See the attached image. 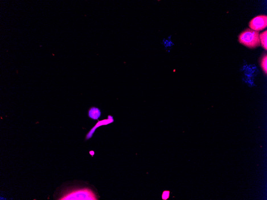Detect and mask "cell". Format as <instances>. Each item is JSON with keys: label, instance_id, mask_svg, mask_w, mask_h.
<instances>
[{"label": "cell", "instance_id": "6da1fadb", "mask_svg": "<svg viewBox=\"0 0 267 200\" xmlns=\"http://www.w3.org/2000/svg\"><path fill=\"white\" fill-rule=\"evenodd\" d=\"M238 40L240 43L250 48H256L260 45L258 32L250 28H247L240 34Z\"/></svg>", "mask_w": 267, "mask_h": 200}, {"label": "cell", "instance_id": "7a4b0ae2", "mask_svg": "<svg viewBox=\"0 0 267 200\" xmlns=\"http://www.w3.org/2000/svg\"><path fill=\"white\" fill-rule=\"evenodd\" d=\"M251 29L258 32L263 30L267 26V17L265 15H260L254 18L249 23Z\"/></svg>", "mask_w": 267, "mask_h": 200}, {"label": "cell", "instance_id": "3957f363", "mask_svg": "<svg viewBox=\"0 0 267 200\" xmlns=\"http://www.w3.org/2000/svg\"><path fill=\"white\" fill-rule=\"evenodd\" d=\"M113 121L114 119H113L112 117L111 116L110 118H109V116L108 119L104 120L102 121L98 122V123L96 124V125L94 127H93V128L91 129L89 132L88 133V134H87V136H86V140L90 139L93 136V134L95 131L97 127L100 126V125H107L108 124L111 123L113 122Z\"/></svg>", "mask_w": 267, "mask_h": 200}, {"label": "cell", "instance_id": "277c9868", "mask_svg": "<svg viewBox=\"0 0 267 200\" xmlns=\"http://www.w3.org/2000/svg\"><path fill=\"white\" fill-rule=\"evenodd\" d=\"M101 114L100 110L95 107L91 108L88 112L89 117L93 120L98 119L100 117Z\"/></svg>", "mask_w": 267, "mask_h": 200}, {"label": "cell", "instance_id": "5b68a950", "mask_svg": "<svg viewBox=\"0 0 267 200\" xmlns=\"http://www.w3.org/2000/svg\"><path fill=\"white\" fill-rule=\"evenodd\" d=\"M267 30H265L264 32H262L259 35V39L260 42L262 46L264 48V49L267 50Z\"/></svg>", "mask_w": 267, "mask_h": 200}, {"label": "cell", "instance_id": "8992f818", "mask_svg": "<svg viewBox=\"0 0 267 200\" xmlns=\"http://www.w3.org/2000/svg\"><path fill=\"white\" fill-rule=\"evenodd\" d=\"M267 56L266 54L264 56L261 60V66L264 72L267 74Z\"/></svg>", "mask_w": 267, "mask_h": 200}, {"label": "cell", "instance_id": "52a82bcc", "mask_svg": "<svg viewBox=\"0 0 267 200\" xmlns=\"http://www.w3.org/2000/svg\"><path fill=\"white\" fill-rule=\"evenodd\" d=\"M170 192L169 191H165L163 192L162 195V198L163 200H167L169 198Z\"/></svg>", "mask_w": 267, "mask_h": 200}, {"label": "cell", "instance_id": "ba28073f", "mask_svg": "<svg viewBox=\"0 0 267 200\" xmlns=\"http://www.w3.org/2000/svg\"><path fill=\"white\" fill-rule=\"evenodd\" d=\"M164 46L166 48H167L168 47V46H167V44H164Z\"/></svg>", "mask_w": 267, "mask_h": 200}, {"label": "cell", "instance_id": "9c48e42d", "mask_svg": "<svg viewBox=\"0 0 267 200\" xmlns=\"http://www.w3.org/2000/svg\"><path fill=\"white\" fill-rule=\"evenodd\" d=\"M171 36H169V37H168V38H169V40H171Z\"/></svg>", "mask_w": 267, "mask_h": 200}, {"label": "cell", "instance_id": "30bf717a", "mask_svg": "<svg viewBox=\"0 0 267 200\" xmlns=\"http://www.w3.org/2000/svg\"><path fill=\"white\" fill-rule=\"evenodd\" d=\"M168 52H170V50H169V51H168Z\"/></svg>", "mask_w": 267, "mask_h": 200}]
</instances>
